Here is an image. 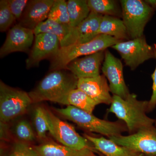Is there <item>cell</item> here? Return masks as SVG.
<instances>
[{"label":"cell","instance_id":"1","mask_svg":"<svg viewBox=\"0 0 156 156\" xmlns=\"http://www.w3.org/2000/svg\"><path fill=\"white\" fill-rule=\"evenodd\" d=\"M112 98L108 112L114 114L125 122L130 134L154 126L155 120L146 115L147 101L137 100L134 93H130L125 99L116 95H113Z\"/></svg>","mask_w":156,"mask_h":156},{"label":"cell","instance_id":"2","mask_svg":"<svg viewBox=\"0 0 156 156\" xmlns=\"http://www.w3.org/2000/svg\"><path fill=\"white\" fill-rule=\"evenodd\" d=\"M64 70L52 71L29 92L33 103L46 101L56 102L70 91L77 88L78 78Z\"/></svg>","mask_w":156,"mask_h":156},{"label":"cell","instance_id":"3","mask_svg":"<svg viewBox=\"0 0 156 156\" xmlns=\"http://www.w3.org/2000/svg\"><path fill=\"white\" fill-rule=\"evenodd\" d=\"M123 41H120L106 35L99 34L87 43L60 47L56 54L52 57L50 69H66L68 65L76 58L104 51Z\"/></svg>","mask_w":156,"mask_h":156},{"label":"cell","instance_id":"4","mask_svg":"<svg viewBox=\"0 0 156 156\" xmlns=\"http://www.w3.org/2000/svg\"><path fill=\"white\" fill-rule=\"evenodd\" d=\"M55 111L81 128L91 132L99 133L109 138L121 135L122 132L128 131L126 124L121 122L101 119L92 114L75 107L67 106L65 108H55Z\"/></svg>","mask_w":156,"mask_h":156},{"label":"cell","instance_id":"5","mask_svg":"<svg viewBox=\"0 0 156 156\" xmlns=\"http://www.w3.org/2000/svg\"><path fill=\"white\" fill-rule=\"evenodd\" d=\"M122 19L128 36L134 39L144 36L146 24L154 11L142 0H121Z\"/></svg>","mask_w":156,"mask_h":156},{"label":"cell","instance_id":"6","mask_svg":"<svg viewBox=\"0 0 156 156\" xmlns=\"http://www.w3.org/2000/svg\"><path fill=\"white\" fill-rule=\"evenodd\" d=\"M29 93L0 82V120L6 124L24 114L32 104Z\"/></svg>","mask_w":156,"mask_h":156},{"label":"cell","instance_id":"7","mask_svg":"<svg viewBox=\"0 0 156 156\" xmlns=\"http://www.w3.org/2000/svg\"><path fill=\"white\" fill-rule=\"evenodd\" d=\"M46 112L49 132L62 145L79 150H96L89 140L78 134L73 126L60 119L49 110L46 109Z\"/></svg>","mask_w":156,"mask_h":156},{"label":"cell","instance_id":"8","mask_svg":"<svg viewBox=\"0 0 156 156\" xmlns=\"http://www.w3.org/2000/svg\"><path fill=\"white\" fill-rule=\"evenodd\" d=\"M112 48L119 53L126 65L131 70L144 62L155 58L153 47L147 44L144 36L120 42Z\"/></svg>","mask_w":156,"mask_h":156},{"label":"cell","instance_id":"9","mask_svg":"<svg viewBox=\"0 0 156 156\" xmlns=\"http://www.w3.org/2000/svg\"><path fill=\"white\" fill-rule=\"evenodd\" d=\"M109 139L121 146L147 156H156V126L140 130L127 136H111Z\"/></svg>","mask_w":156,"mask_h":156},{"label":"cell","instance_id":"10","mask_svg":"<svg viewBox=\"0 0 156 156\" xmlns=\"http://www.w3.org/2000/svg\"><path fill=\"white\" fill-rule=\"evenodd\" d=\"M101 70L108 80L110 92L113 95L126 98L130 93L124 80L122 63L107 49Z\"/></svg>","mask_w":156,"mask_h":156},{"label":"cell","instance_id":"11","mask_svg":"<svg viewBox=\"0 0 156 156\" xmlns=\"http://www.w3.org/2000/svg\"><path fill=\"white\" fill-rule=\"evenodd\" d=\"M60 48V42L55 35L47 33L36 35L32 49L26 61V67L37 66L43 59L53 57Z\"/></svg>","mask_w":156,"mask_h":156},{"label":"cell","instance_id":"12","mask_svg":"<svg viewBox=\"0 0 156 156\" xmlns=\"http://www.w3.org/2000/svg\"><path fill=\"white\" fill-rule=\"evenodd\" d=\"M33 30L20 24L13 26L8 32L5 43L0 49V57L16 52H27L35 39Z\"/></svg>","mask_w":156,"mask_h":156},{"label":"cell","instance_id":"13","mask_svg":"<svg viewBox=\"0 0 156 156\" xmlns=\"http://www.w3.org/2000/svg\"><path fill=\"white\" fill-rule=\"evenodd\" d=\"M105 51L76 58L68 65L66 69L70 71L78 79L99 76L101 66L105 57Z\"/></svg>","mask_w":156,"mask_h":156},{"label":"cell","instance_id":"14","mask_svg":"<svg viewBox=\"0 0 156 156\" xmlns=\"http://www.w3.org/2000/svg\"><path fill=\"white\" fill-rule=\"evenodd\" d=\"M77 88L83 90L98 104H111L112 96L104 75L78 79Z\"/></svg>","mask_w":156,"mask_h":156},{"label":"cell","instance_id":"15","mask_svg":"<svg viewBox=\"0 0 156 156\" xmlns=\"http://www.w3.org/2000/svg\"><path fill=\"white\" fill-rule=\"evenodd\" d=\"M55 0L29 1L20 19L19 24L34 30L42 22L48 19L50 9Z\"/></svg>","mask_w":156,"mask_h":156},{"label":"cell","instance_id":"16","mask_svg":"<svg viewBox=\"0 0 156 156\" xmlns=\"http://www.w3.org/2000/svg\"><path fill=\"white\" fill-rule=\"evenodd\" d=\"M34 31L35 35L43 33L55 35L59 40L60 47H67L76 44L77 41L76 27L58 23L49 19L40 23Z\"/></svg>","mask_w":156,"mask_h":156},{"label":"cell","instance_id":"17","mask_svg":"<svg viewBox=\"0 0 156 156\" xmlns=\"http://www.w3.org/2000/svg\"><path fill=\"white\" fill-rule=\"evenodd\" d=\"M83 136L96 151L105 156H144V154L118 145L109 139L94 137L87 134H84Z\"/></svg>","mask_w":156,"mask_h":156},{"label":"cell","instance_id":"18","mask_svg":"<svg viewBox=\"0 0 156 156\" xmlns=\"http://www.w3.org/2000/svg\"><path fill=\"white\" fill-rule=\"evenodd\" d=\"M39 156H98L95 150L74 149L55 142H45L34 147Z\"/></svg>","mask_w":156,"mask_h":156},{"label":"cell","instance_id":"19","mask_svg":"<svg viewBox=\"0 0 156 156\" xmlns=\"http://www.w3.org/2000/svg\"><path fill=\"white\" fill-rule=\"evenodd\" d=\"M56 103L75 107L77 108L92 114L98 104L81 89H73L66 95L56 101Z\"/></svg>","mask_w":156,"mask_h":156},{"label":"cell","instance_id":"20","mask_svg":"<svg viewBox=\"0 0 156 156\" xmlns=\"http://www.w3.org/2000/svg\"><path fill=\"white\" fill-rule=\"evenodd\" d=\"M103 15L91 12L88 17L76 27L77 41L76 44H83L98 35L99 26Z\"/></svg>","mask_w":156,"mask_h":156},{"label":"cell","instance_id":"21","mask_svg":"<svg viewBox=\"0 0 156 156\" xmlns=\"http://www.w3.org/2000/svg\"><path fill=\"white\" fill-rule=\"evenodd\" d=\"M99 34L109 36L120 41L130 40L122 20L108 15L102 17L98 31Z\"/></svg>","mask_w":156,"mask_h":156},{"label":"cell","instance_id":"22","mask_svg":"<svg viewBox=\"0 0 156 156\" xmlns=\"http://www.w3.org/2000/svg\"><path fill=\"white\" fill-rule=\"evenodd\" d=\"M88 6L91 12L122 18L121 4L115 0H88Z\"/></svg>","mask_w":156,"mask_h":156},{"label":"cell","instance_id":"23","mask_svg":"<svg viewBox=\"0 0 156 156\" xmlns=\"http://www.w3.org/2000/svg\"><path fill=\"white\" fill-rule=\"evenodd\" d=\"M70 25L76 27L89 16L91 11L86 0H69L67 2Z\"/></svg>","mask_w":156,"mask_h":156},{"label":"cell","instance_id":"24","mask_svg":"<svg viewBox=\"0 0 156 156\" xmlns=\"http://www.w3.org/2000/svg\"><path fill=\"white\" fill-rule=\"evenodd\" d=\"M48 19L58 23L70 25L67 2L64 0H55L50 9Z\"/></svg>","mask_w":156,"mask_h":156},{"label":"cell","instance_id":"25","mask_svg":"<svg viewBox=\"0 0 156 156\" xmlns=\"http://www.w3.org/2000/svg\"><path fill=\"white\" fill-rule=\"evenodd\" d=\"M34 120L38 138L40 140L45 139L47 132L49 130L46 109L43 107H37L35 110Z\"/></svg>","mask_w":156,"mask_h":156},{"label":"cell","instance_id":"26","mask_svg":"<svg viewBox=\"0 0 156 156\" xmlns=\"http://www.w3.org/2000/svg\"><path fill=\"white\" fill-rule=\"evenodd\" d=\"M9 7L8 1H0V31H6L16 20Z\"/></svg>","mask_w":156,"mask_h":156},{"label":"cell","instance_id":"27","mask_svg":"<svg viewBox=\"0 0 156 156\" xmlns=\"http://www.w3.org/2000/svg\"><path fill=\"white\" fill-rule=\"evenodd\" d=\"M14 133L17 138L22 142L32 141L35 135L30 124L26 120H22L17 123L14 128Z\"/></svg>","mask_w":156,"mask_h":156},{"label":"cell","instance_id":"28","mask_svg":"<svg viewBox=\"0 0 156 156\" xmlns=\"http://www.w3.org/2000/svg\"><path fill=\"white\" fill-rule=\"evenodd\" d=\"M10 156H39L34 147L26 142L19 141L15 144Z\"/></svg>","mask_w":156,"mask_h":156},{"label":"cell","instance_id":"29","mask_svg":"<svg viewBox=\"0 0 156 156\" xmlns=\"http://www.w3.org/2000/svg\"><path fill=\"white\" fill-rule=\"evenodd\" d=\"M28 2L29 1L27 0L8 1L10 9L16 20H20L22 17V14Z\"/></svg>","mask_w":156,"mask_h":156},{"label":"cell","instance_id":"30","mask_svg":"<svg viewBox=\"0 0 156 156\" xmlns=\"http://www.w3.org/2000/svg\"><path fill=\"white\" fill-rule=\"evenodd\" d=\"M153 47L154 53L155 58L156 59V44H154ZM151 77L153 80L152 94L150 100L148 101V112L152 111L156 107V66L153 73L152 74Z\"/></svg>","mask_w":156,"mask_h":156},{"label":"cell","instance_id":"31","mask_svg":"<svg viewBox=\"0 0 156 156\" xmlns=\"http://www.w3.org/2000/svg\"><path fill=\"white\" fill-rule=\"evenodd\" d=\"M144 1L154 11H156V0H144Z\"/></svg>","mask_w":156,"mask_h":156},{"label":"cell","instance_id":"32","mask_svg":"<svg viewBox=\"0 0 156 156\" xmlns=\"http://www.w3.org/2000/svg\"><path fill=\"white\" fill-rule=\"evenodd\" d=\"M155 126H156V119L155 120Z\"/></svg>","mask_w":156,"mask_h":156}]
</instances>
